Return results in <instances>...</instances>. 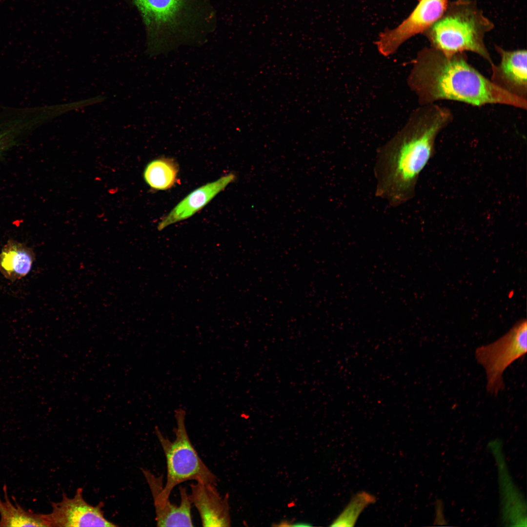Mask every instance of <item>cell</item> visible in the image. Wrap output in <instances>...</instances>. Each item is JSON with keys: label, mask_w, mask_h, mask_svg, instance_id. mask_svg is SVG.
I'll use <instances>...</instances> for the list:
<instances>
[{"label": "cell", "mask_w": 527, "mask_h": 527, "mask_svg": "<svg viewBox=\"0 0 527 527\" xmlns=\"http://www.w3.org/2000/svg\"><path fill=\"white\" fill-rule=\"evenodd\" d=\"M453 118L448 108L437 103L420 105L411 113L402 128L377 151L374 168L376 196L393 207L412 197L437 135Z\"/></svg>", "instance_id": "obj_1"}, {"label": "cell", "mask_w": 527, "mask_h": 527, "mask_svg": "<svg viewBox=\"0 0 527 527\" xmlns=\"http://www.w3.org/2000/svg\"><path fill=\"white\" fill-rule=\"evenodd\" d=\"M412 63L407 84L420 105L449 100L476 106L500 104L527 108V100L496 86L468 62L465 53L448 56L425 47Z\"/></svg>", "instance_id": "obj_2"}, {"label": "cell", "mask_w": 527, "mask_h": 527, "mask_svg": "<svg viewBox=\"0 0 527 527\" xmlns=\"http://www.w3.org/2000/svg\"><path fill=\"white\" fill-rule=\"evenodd\" d=\"M127 0L141 17L150 57L202 45L215 30L216 13L207 0Z\"/></svg>", "instance_id": "obj_3"}, {"label": "cell", "mask_w": 527, "mask_h": 527, "mask_svg": "<svg viewBox=\"0 0 527 527\" xmlns=\"http://www.w3.org/2000/svg\"><path fill=\"white\" fill-rule=\"evenodd\" d=\"M494 24L474 0L449 1L442 16L423 34L430 46L446 56L470 52L491 65L493 63L486 45V35Z\"/></svg>", "instance_id": "obj_4"}, {"label": "cell", "mask_w": 527, "mask_h": 527, "mask_svg": "<svg viewBox=\"0 0 527 527\" xmlns=\"http://www.w3.org/2000/svg\"><path fill=\"white\" fill-rule=\"evenodd\" d=\"M185 411L182 408L175 411L177 427L173 441L165 437L159 427H155L156 436L166 459V480L163 486L162 476L152 475L146 481L152 495L163 500L169 499L173 488L185 481L216 483V476L200 457L190 440L185 427Z\"/></svg>", "instance_id": "obj_5"}, {"label": "cell", "mask_w": 527, "mask_h": 527, "mask_svg": "<svg viewBox=\"0 0 527 527\" xmlns=\"http://www.w3.org/2000/svg\"><path fill=\"white\" fill-rule=\"evenodd\" d=\"M527 350L526 319L518 321L495 342L476 348L475 358L485 370L488 393L497 395L504 389L503 373L514 361L525 356Z\"/></svg>", "instance_id": "obj_6"}, {"label": "cell", "mask_w": 527, "mask_h": 527, "mask_svg": "<svg viewBox=\"0 0 527 527\" xmlns=\"http://www.w3.org/2000/svg\"><path fill=\"white\" fill-rule=\"evenodd\" d=\"M449 0H420L409 16L393 29L382 32L376 41L378 51L387 57L411 37L423 34L445 12Z\"/></svg>", "instance_id": "obj_7"}, {"label": "cell", "mask_w": 527, "mask_h": 527, "mask_svg": "<svg viewBox=\"0 0 527 527\" xmlns=\"http://www.w3.org/2000/svg\"><path fill=\"white\" fill-rule=\"evenodd\" d=\"M82 488H77L73 498L63 493L62 499L52 503V510L44 514L49 527H116L103 515L102 502L96 506L87 503L82 495Z\"/></svg>", "instance_id": "obj_8"}, {"label": "cell", "mask_w": 527, "mask_h": 527, "mask_svg": "<svg viewBox=\"0 0 527 527\" xmlns=\"http://www.w3.org/2000/svg\"><path fill=\"white\" fill-rule=\"evenodd\" d=\"M494 48L500 61L490 65V80L503 90L527 100V50H509L497 45Z\"/></svg>", "instance_id": "obj_9"}, {"label": "cell", "mask_w": 527, "mask_h": 527, "mask_svg": "<svg viewBox=\"0 0 527 527\" xmlns=\"http://www.w3.org/2000/svg\"><path fill=\"white\" fill-rule=\"evenodd\" d=\"M52 120L46 106L3 110L0 112V156L23 136Z\"/></svg>", "instance_id": "obj_10"}, {"label": "cell", "mask_w": 527, "mask_h": 527, "mask_svg": "<svg viewBox=\"0 0 527 527\" xmlns=\"http://www.w3.org/2000/svg\"><path fill=\"white\" fill-rule=\"evenodd\" d=\"M189 497L197 508L202 526L226 527L230 526L228 496L220 495L215 485L196 482L190 485Z\"/></svg>", "instance_id": "obj_11"}, {"label": "cell", "mask_w": 527, "mask_h": 527, "mask_svg": "<svg viewBox=\"0 0 527 527\" xmlns=\"http://www.w3.org/2000/svg\"><path fill=\"white\" fill-rule=\"evenodd\" d=\"M236 175L230 172L217 180L205 184L191 192L182 200L158 223L161 231L169 225L184 220L205 206L218 193L236 180Z\"/></svg>", "instance_id": "obj_12"}, {"label": "cell", "mask_w": 527, "mask_h": 527, "mask_svg": "<svg viewBox=\"0 0 527 527\" xmlns=\"http://www.w3.org/2000/svg\"><path fill=\"white\" fill-rule=\"evenodd\" d=\"M35 257L33 251L25 244L10 240L0 254V271L11 281L19 280L29 272Z\"/></svg>", "instance_id": "obj_13"}, {"label": "cell", "mask_w": 527, "mask_h": 527, "mask_svg": "<svg viewBox=\"0 0 527 527\" xmlns=\"http://www.w3.org/2000/svg\"><path fill=\"white\" fill-rule=\"evenodd\" d=\"M181 502L179 506L169 500L154 502L158 527H193L191 502L185 487L179 488Z\"/></svg>", "instance_id": "obj_14"}, {"label": "cell", "mask_w": 527, "mask_h": 527, "mask_svg": "<svg viewBox=\"0 0 527 527\" xmlns=\"http://www.w3.org/2000/svg\"><path fill=\"white\" fill-rule=\"evenodd\" d=\"M4 501L0 498V527H49L44 514L28 511L10 500L6 486L3 487Z\"/></svg>", "instance_id": "obj_15"}, {"label": "cell", "mask_w": 527, "mask_h": 527, "mask_svg": "<svg viewBox=\"0 0 527 527\" xmlns=\"http://www.w3.org/2000/svg\"><path fill=\"white\" fill-rule=\"evenodd\" d=\"M179 167L171 159L161 158L150 162L144 171L145 182L152 189L166 190L172 187L177 180Z\"/></svg>", "instance_id": "obj_16"}, {"label": "cell", "mask_w": 527, "mask_h": 527, "mask_svg": "<svg viewBox=\"0 0 527 527\" xmlns=\"http://www.w3.org/2000/svg\"><path fill=\"white\" fill-rule=\"evenodd\" d=\"M376 498L370 493L362 491L357 493L342 512L332 522L331 527H353L360 515L368 505L374 503Z\"/></svg>", "instance_id": "obj_17"}]
</instances>
